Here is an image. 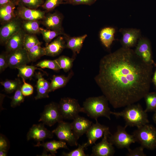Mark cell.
<instances>
[{
	"mask_svg": "<svg viewBox=\"0 0 156 156\" xmlns=\"http://www.w3.org/2000/svg\"><path fill=\"white\" fill-rule=\"evenodd\" d=\"M40 33L42 36L43 39L45 42L46 46L48 45L54 38L60 35H64L65 34L40 27Z\"/></svg>",
	"mask_w": 156,
	"mask_h": 156,
	"instance_id": "obj_30",
	"label": "cell"
},
{
	"mask_svg": "<svg viewBox=\"0 0 156 156\" xmlns=\"http://www.w3.org/2000/svg\"><path fill=\"white\" fill-rule=\"evenodd\" d=\"M144 148L141 146L137 147L133 149L130 148L127 149L128 152L126 154L127 156H146L144 151Z\"/></svg>",
	"mask_w": 156,
	"mask_h": 156,
	"instance_id": "obj_42",
	"label": "cell"
},
{
	"mask_svg": "<svg viewBox=\"0 0 156 156\" xmlns=\"http://www.w3.org/2000/svg\"><path fill=\"white\" fill-rule=\"evenodd\" d=\"M7 53L8 67L10 68H17L30 62L27 51L23 48Z\"/></svg>",
	"mask_w": 156,
	"mask_h": 156,
	"instance_id": "obj_12",
	"label": "cell"
},
{
	"mask_svg": "<svg viewBox=\"0 0 156 156\" xmlns=\"http://www.w3.org/2000/svg\"><path fill=\"white\" fill-rule=\"evenodd\" d=\"M126 128L125 126H118L116 131L108 137L109 142L118 148L127 149L130 148L131 144L136 142L133 134H129L127 132Z\"/></svg>",
	"mask_w": 156,
	"mask_h": 156,
	"instance_id": "obj_6",
	"label": "cell"
},
{
	"mask_svg": "<svg viewBox=\"0 0 156 156\" xmlns=\"http://www.w3.org/2000/svg\"><path fill=\"white\" fill-rule=\"evenodd\" d=\"M35 66L42 68H48L56 71L61 69L55 60H42L37 63Z\"/></svg>",
	"mask_w": 156,
	"mask_h": 156,
	"instance_id": "obj_35",
	"label": "cell"
},
{
	"mask_svg": "<svg viewBox=\"0 0 156 156\" xmlns=\"http://www.w3.org/2000/svg\"><path fill=\"white\" fill-rule=\"evenodd\" d=\"M147 113L140 104L134 103L126 106L120 112L111 111V114L117 118L122 117L125 121L126 127L130 126L138 128L149 122Z\"/></svg>",
	"mask_w": 156,
	"mask_h": 156,
	"instance_id": "obj_2",
	"label": "cell"
},
{
	"mask_svg": "<svg viewBox=\"0 0 156 156\" xmlns=\"http://www.w3.org/2000/svg\"><path fill=\"white\" fill-rule=\"evenodd\" d=\"M119 31L122 35L120 42L124 48L131 49L134 47L141 37V31L137 29L122 28Z\"/></svg>",
	"mask_w": 156,
	"mask_h": 156,
	"instance_id": "obj_13",
	"label": "cell"
},
{
	"mask_svg": "<svg viewBox=\"0 0 156 156\" xmlns=\"http://www.w3.org/2000/svg\"><path fill=\"white\" fill-rule=\"evenodd\" d=\"M12 0H0V6L5 5Z\"/></svg>",
	"mask_w": 156,
	"mask_h": 156,
	"instance_id": "obj_47",
	"label": "cell"
},
{
	"mask_svg": "<svg viewBox=\"0 0 156 156\" xmlns=\"http://www.w3.org/2000/svg\"><path fill=\"white\" fill-rule=\"evenodd\" d=\"M95 123H92V126L86 133L88 140L84 143L86 148L95 143L96 141L102 137L105 133L109 135L112 134L108 127L99 123L97 119L95 120Z\"/></svg>",
	"mask_w": 156,
	"mask_h": 156,
	"instance_id": "obj_10",
	"label": "cell"
},
{
	"mask_svg": "<svg viewBox=\"0 0 156 156\" xmlns=\"http://www.w3.org/2000/svg\"><path fill=\"white\" fill-rule=\"evenodd\" d=\"M63 119L60 112L59 104L51 102L45 106L38 121L51 127L56 122L63 121Z\"/></svg>",
	"mask_w": 156,
	"mask_h": 156,
	"instance_id": "obj_7",
	"label": "cell"
},
{
	"mask_svg": "<svg viewBox=\"0 0 156 156\" xmlns=\"http://www.w3.org/2000/svg\"><path fill=\"white\" fill-rule=\"evenodd\" d=\"M44 125L43 123L33 125L27 133V140L33 139L38 143L46 139L52 138L53 133L46 128Z\"/></svg>",
	"mask_w": 156,
	"mask_h": 156,
	"instance_id": "obj_14",
	"label": "cell"
},
{
	"mask_svg": "<svg viewBox=\"0 0 156 156\" xmlns=\"http://www.w3.org/2000/svg\"><path fill=\"white\" fill-rule=\"evenodd\" d=\"M154 64L155 65V66L156 67V64L154 63ZM152 81L154 85L156 87V69L154 73L153 78L152 79Z\"/></svg>",
	"mask_w": 156,
	"mask_h": 156,
	"instance_id": "obj_45",
	"label": "cell"
},
{
	"mask_svg": "<svg viewBox=\"0 0 156 156\" xmlns=\"http://www.w3.org/2000/svg\"><path fill=\"white\" fill-rule=\"evenodd\" d=\"M22 79L23 82L21 87L22 94L25 96L31 95L34 91L33 87L31 84L26 83L24 79L22 78Z\"/></svg>",
	"mask_w": 156,
	"mask_h": 156,
	"instance_id": "obj_41",
	"label": "cell"
},
{
	"mask_svg": "<svg viewBox=\"0 0 156 156\" xmlns=\"http://www.w3.org/2000/svg\"><path fill=\"white\" fill-rule=\"evenodd\" d=\"M55 60L61 68L65 72H67L72 67L75 58L65 55H61Z\"/></svg>",
	"mask_w": 156,
	"mask_h": 156,
	"instance_id": "obj_29",
	"label": "cell"
},
{
	"mask_svg": "<svg viewBox=\"0 0 156 156\" xmlns=\"http://www.w3.org/2000/svg\"><path fill=\"white\" fill-rule=\"evenodd\" d=\"M0 83L3 86L6 92L8 93H12L15 91L22 85L19 79H16L14 80L7 79L1 82Z\"/></svg>",
	"mask_w": 156,
	"mask_h": 156,
	"instance_id": "obj_32",
	"label": "cell"
},
{
	"mask_svg": "<svg viewBox=\"0 0 156 156\" xmlns=\"http://www.w3.org/2000/svg\"><path fill=\"white\" fill-rule=\"evenodd\" d=\"M86 148L84 143L81 145L79 144L78 148L75 150L68 153L63 152L62 155L64 156H88V155L86 154L84 150Z\"/></svg>",
	"mask_w": 156,
	"mask_h": 156,
	"instance_id": "obj_38",
	"label": "cell"
},
{
	"mask_svg": "<svg viewBox=\"0 0 156 156\" xmlns=\"http://www.w3.org/2000/svg\"><path fill=\"white\" fill-rule=\"evenodd\" d=\"M74 74L73 71L71 70L67 76L63 75H53L50 83L49 92H53L56 90L64 87Z\"/></svg>",
	"mask_w": 156,
	"mask_h": 156,
	"instance_id": "obj_23",
	"label": "cell"
},
{
	"mask_svg": "<svg viewBox=\"0 0 156 156\" xmlns=\"http://www.w3.org/2000/svg\"><path fill=\"white\" fill-rule=\"evenodd\" d=\"M17 6L15 0L0 6V21L2 25L17 17L15 12Z\"/></svg>",
	"mask_w": 156,
	"mask_h": 156,
	"instance_id": "obj_20",
	"label": "cell"
},
{
	"mask_svg": "<svg viewBox=\"0 0 156 156\" xmlns=\"http://www.w3.org/2000/svg\"><path fill=\"white\" fill-rule=\"evenodd\" d=\"M109 135L108 134H105L101 141L92 147L91 156H112L114 155L115 152L114 147L108 140Z\"/></svg>",
	"mask_w": 156,
	"mask_h": 156,
	"instance_id": "obj_17",
	"label": "cell"
},
{
	"mask_svg": "<svg viewBox=\"0 0 156 156\" xmlns=\"http://www.w3.org/2000/svg\"><path fill=\"white\" fill-rule=\"evenodd\" d=\"M63 16L59 12H55L45 15L42 23L47 29L65 34L62 26Z\"/></svg>",
	"mask_w": 156,
	"mask_h": 156,
	"instance_id": "obj_15",
	"label": "cell"
},
{
	"mask_svg": "<svg viewBox=\"0 0 156 156\" xmlns=\"http://www.w3.org/2000/svg\"><path fill=\"white\" fill-rule=\"evenodd\" d=\"M26 33L22 28L18 31L11 37L5 45L6 52L8 53L23 48L24 39Z\"/></svg>",
	"mask_w": 156,
	"mask_h": 156,
	"instance_id": "obj_21",
	"label": "cell"
},
{
	"mask_svg": "<svg viewBox=\"0 0 156 156\" xmlns=\"http://www.w3.org/2000/svg\"><path fill=\"white\" fill-rule=\"evenodd\" d=\"M15 12L17 16L22 21H39L44 18L46 12L18 5L16 8Z\"/></svg>",
	"mask_w": 156,
	"mask_h": 156,
	"instance_id": "obj_16",
	"label": "cell"
},
{
	"mask_svg": "<svg viewBox=\"0 0 156 156\" xmlns=\"http://www.w3.org/2000/svg\"><path fill=\"white\" fill-rule=\"evenodd\" d=\"M8 151L4 150H0V156H6L7 155Z\"/></svg>",
	"mask_w": 156,
	"mask_h": 156,
	"instance_id": "obj_46",
	"label": "cell"
},
{
	"mask_svg": "<svg viewBox=\"0 0 156 156\" xmlns=\"http://www.w3.org/2000/svg\"><path fill=\"white\" fill-rule=\"evenodd\" d=\"M8 67L6 52L2 53L0 55V72L3 71Z\"/></svg>",
	"mask_w": 156,
	"mask_h": 156,
	"instance_id": "obj_43",
	"label": "cell"
},
{
	"mask_svg": "<svg viewBox=\"0 0 156 156\" xmlns=\"http://www.w3.org/2000/svg\"><path fill=\"white\" fill-rule=\"evenodd\" d=\"M146 105V112H155L156 110V92L148 93L144 97Z\"/></svg>",
	"mask_w": 156,
	"mask_h": 156,
	"instance_id": "obj_31",
	"label": "cell"
},
{
	"mask_svg": "<svg viewBox=\"0 0 156 156\" xmlns=\"http://www.w3.org/2000/svg\"><path fill=\"white\" fill-rule=\"evenodd\" d=\"M22 28L27 33L36 34L40 33L39 21L23 20Z\"/></svg>",
	"mask_w": 156,
	"mask_h": 156,
	"instance_id": "obj_26",
	"label": "cell"
},
{
	"mask_svg": "<svg viewBox=\"0 0 156 156\" xmlns=\"http://www.w3.org/2000/svg\"><path fill=\"white\" fill-rule=\"evenodd\" d=\"M44 48L45 55L52 57L58 55L66 48V41L64 36L61 35L58 36Z\"/></svg>",
	"mask_w": 156,
	"mask_h": 156,
	"instance_id": "obj_18",
	"label": "cell"
},
{
	"mask_svg": "<svg viewBox=\"0 0 156 156\" xmlns=\"http://www.w3.org/2000/svg\"><path fill=\"white\" fill-rule=\"evenodd\" d=\"M63 36L65 40L66 48L71 49L75 56L79 53L83 43L87 37L86 34L77 37H71L66 34Z\"/></svg>",
	"mask_w": 156,
	"mask_h": 156,
	"instance_id": "obj_22",
	"label": "cell"
},
{
	"mask_svg": "<svg viewBox=\"0 0 156 156\" xmlns=\"http://www.w3.org/2000/svg\"><path fill=\"white\" fill-rule=\"evenodd\" d=\"M136 142L144 148L153 150L156 148V128L146 124L134 131L133 133Z\"/></svg>",
	"mask_w": 156,
	"mask_h": 156,
	"instance_id": "obj_4",
	"label": "cell"
},
{
	"mask_svg": "<svg viewBox=\"0 0 156 156\" xmlns=\"http://www.w3.org/2000/svg\"><path fill=\"white\" fill-rule=\"evenodd\" d=\"M36 86L37 91V95L35 97L36 100L49 97L48 94L49 92L37 81Z\"/></svg>",
	"mask_w": 156,
	"mask_h": 156,
	"instance_id": "obj_39",
	"label": "cell"
},
{
	"mask_svg": "<svg viewBox=\"0 0 156 156\" xmlns=\"http://www.w3.org/2000/svg\"><path fill=\"white\" fill-rule=\"evenodd\" d=\"M153 117V119L154 123L156 124V110L155 111Z\"/></svg>",
	"mask_w": 156,
	"mask_h": 156,
	"instance_id": "obj_48",
	"label": "cell"
},
{
	"mask_svg": "<svg viewBox=\"0 0 156 156\" xmlns=\"http://www.w3.org/2000/svg\"><path fill=\"white\" fill-rule=\"evenodd\" d=\"M153 65L144 61L131 49L122 47L101 59L94 80L114 108L126 107L149 92Z\"/></svg>",
	"mask_w": 156,
	"mask_h": 156,
	"instance_id": "obj_1",
	"label": "cell"
},
{
	"mask_svg": "<svg viewBox=\"0 0 156 156\" xmlns=\"http://www.w3.org/2000/svg\"><path fill=\"white\" fill-rule=\"evenodd\" d=\"M71 123L73 130L78 139L86 134L93 123L92 121L79 115Z\"/></svg>",
	"mask_w": 156,
	"mask_h": 156,
	"instance_id": "obj_19",
	"label": "cell"
},
{
	"mask_svg": "<svg viewBox=\"0 0 156 156\" xmlns=\"http://www.w3.org/2000/svg\"><path fill=\"white\" fill-rule=\"evenodd\" d=\"M115 29L112 27H107L102 29L99 33V38L102 44L106 48H109L115 40Z\"/></svg>",
	"mask_w": 156,
	"mask_h": 156,
	"instance_id": "obj_25",
	"label": "cell"
},
{
	"mask_svg": "<svg viewBox=\"0 0 156 156\" xmlns=\"http://www.w3.org/2000/svg\"><path fill=\"white\" fill-rule=\"evenodd\" d=\"M60 112L64 119L73 120L79 116L80 112H83L78 101L75 99L64 97L61 99L59 103Z\"/></svg>",
	"mask_w": 156,
	"mask_h": 156,
	"instance_id": "obj_5",
	"label": "cell"
},
{
	"mask_svg": "<svg viewBox=\"0 0 156 156\" xmlns=\"http://www.w3.org/2000/svg\"><path fill=\"white\" fill-rule=\"evenodd\" d=\"M17 69L18 72V76L25 80L31 79L35 70L38 69L36 66L27 65L19 67Z\"/></svg>",
	"mask_w": 156,
	"mask_h": 156,
	"instance_id": "obj_28",
	"label": "cell"
},
{
	"mask_svg": "<svg viewBox=\"0 0 156 156\" xmlns=\"http://www.w3.org/2000/svg\"><path fill=\"white\" fill-rule=\"evenodd\" d=\"M22 20L17 16L1 25L0 28V42L5 45L8 40L22 28Z\"/></svg>",
	"mask_w": 156,
	"mask_h": 156,
	"instance_id": "obj_9",
	"label": "cell"
},
{
	"mask_svg": "<svg viewBox=\"0 0 156 156\" xmlns=\"http://www.w3.org/2000/svg\"><path fill=\"white\" fill-rule=\"evenodd\" d=\"M108 102L104 95L89 97L83 103L84 113L95 120L99 117H105L110 120L111 111Z\"/></svg>",
	"mask_w": 156,
	"mask_h": 156,
	"instance_id": "obj_3",
	"label": "cell"
},
{
	"mask_svg": "<svg viewBox=\"0 0 156 156\" xmlns=\"http://www.w3.org/2000/svg\"><path fill=\"white\" fill-rule=\"evenodd\" d=\"M97 0H64V4H69L74 5H91Z\"/></svg>",
	"mask_w": 156,
	"mask_h": 156,
	"instance_id": "obj_40",
	"label": "cell"
},
{
	"mask_svg": "<svg viewBox=\"0 0 156 156\" xmlns=\"http://www.w3.org/2000/svg\"><path fill=\"white\" fill-rule=\"evenodd\" d=\"M52 132L60 140L66 142L70 146L78 145V139L73 130L71 123L63 121L60 122Z\"/></svg>",
	"mask_w": 156,
	"mask_h": 156,
	"instance_id": "obj_8",
	"label": "cell"
},
{
	"mask_svg": "<svg viewBox=\"0 0 156 156\" xmlns=\"http://www.w3.org/2000/svg\"><path fill=\"white\" fill-rule=\"evenodd\" d=\"M42 146L44 148V151L47 153L49 152L52 156H55L57 153V150L60 148H65L68 149L66 143L65 142L60 140H53L45 142L37 143L34 146Z\"/></svg>",
	"mask_w": 156,
	"mask_h": 156,
	"instance_id": "obj_24",
	"label": "cell"
},
{
	"mask_svg": "<svg viewBox=\"0 0 156 156\" xmlns=\"http://www.w3.org/2000/svg\"><path fill=\"white\" fill-rule=\"evenodd\" d=\"M22 85L15 91L10 103L11 107H12L19 105L25 100V96L22 94L21 90Z\"/></svg>",
	"mask_w": 156,
	"mask_h": 156,
	"instance_id": "obj_36",
	"label": "cell"
},
{
	"mask_svg": "<svg viewBox=\"0 0 156 156\" xmlns=\"http://www.w3.org/2000/svg\"><path fill=\"white\" fill-rule=\"evenodd\" d=\"M63 4H64V0H45L41 7L47 12H50Z\"/></svg>",
	"mask_w": 156,
	"mask_h": 156,
	"instance_id": "obj_37",
	"label": "cell"
},
{
	"mask_svg": "<svg viewBox=\"0 0 156 156\" xmlns=\"http://www.w3.org/2000/svg\"><path fill=\"white\" fill-rule=\"evenodd\" d=\"M17 6H22L32 9H37L41 7L44 0H15Z\"/></svg>",
	"mask_w": 156,
	"mask_h": 156,
	"instance_id": "obj_33",
	"label": "cell"
},
{
	"mask_svg": "<svg viewBox=\"0 0 156 156\" xmlns=\"http://www.w3.org/2000/svg\"><path fill=\"white\" fill-rule=\"evenodd\" d=\"M136 54L145 62L153 64L151 44L147 38L140 37L139 39L134 51Z\"/></svg>",
	"mask_w": 156,
	"mask_h": 156,
	"instance_id": "obj_11",
	"label": "cell"
},
{
	"mask_svg": "<svg viewBox=\"0 0 156 156\" xmlns=\"http://www.w3.org/2000/svg\"><path fill=\"white\" fill-rule=\"evenodd\" d=\"M42 43L36 45L27 51L30 62L35 61L45 55L44 48L41 47Z\"/></svg>",
	"mask_w": 156,
	"mask_h": 156,
	"instance_id": "obj_27",
	"label": "cell"
},
{
	"mask_svg": "<svg viewBox=\"0 0 156 156\" xmlns=\"http://www.w3.org/2000/svg\"><path fill=\"white\" fill-rule=\"evenodd\" d=\"M41 43L35 34L26 33L25 36L23 48L27 51L36 45Z\"/></svg>",
	"mask_w": 156,
	"mask_h": 156,
	"instance_id": "obj_34",
	"label": "cell"
},
{
	"mask_svg": "<svg viewBox=\"0 0 156 156\" xmlns=\"http://www.w3.org/2000/svg\"><path fill=\"white\" fill-rule=\"evenodd\" d=\"M8 142L5 138L2 135L0 136V150H7L8 148Z\"/></svg>",
	"mask_w": 156,
	"mask_h": 156,
	"instance_id": "obj_44",
	"label": "cell"
}]
</instances>
